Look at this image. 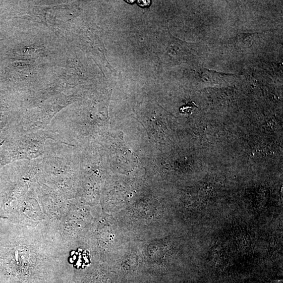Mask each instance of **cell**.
<instances>
[{"mask_svg": "<svg viewBox=\"0 0 283 283\" xmlns=\"http://www.w3.org/2000/svg\"><path fill=\"white\" fill-rule=\"evenodd\" d=\"M139 5L142 6H147L150 4L151 1H138Z\"/></svg>", "mask_w": 283, "mask_h": 283, "instance_id": "1", "label": "cell"}]
</instances>
